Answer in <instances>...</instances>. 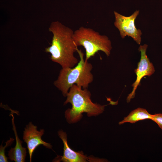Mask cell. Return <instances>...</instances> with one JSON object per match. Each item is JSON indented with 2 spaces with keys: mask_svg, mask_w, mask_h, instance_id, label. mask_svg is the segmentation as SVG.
<instances>
[{
  "mask_svg": "<svg viewBox=\"0 0 162 162\" xmlns=\"http://www.w3.org/2000/svg\"><path fill=\"white\" fill-rule=\"evenodd\" d=\"M152 120L155 122L162 130V114H155L152 115Z\"/></svg>",
  "mask_w": 162,
  "mask_h": 162,
  "instance_id": "obj_12",
  "label": "cell"
},
{
  "mask_svg": "<svg viewBox=\"0 0 162 162\" xmlns=\"http://www.w3.org/2000/svg\"><path fill=\"white\" fill-rule=\"evenodd\" d=\"M44 130H37V127L32 122H29L24 128L23 138L27 145L29 154L30 161H32V155L34 150L40 145H43L46 148L52 149V146L50 144L43 141L41 137L44 134Z\"/></svg>",
  "mask_w": 162,
  "mask_h": 162,
  "instance_id": "obj_7",
  "label": "cell"
},
{
  "mask_svg": "<svg viewBox=\"0 0 162 162\" xmlns=\"http://www.w3.org/2000/svg\"><path fill=\"white\" fill-rule=\"evenodd\" d=\"M91 93L87 88H83L76 84L70 88L67 95L64 105L70 103L71 108L65 112L68 123H75L80 121L82 113H86L88 117L98 116L103 112L106 105L94 103L91 99Z\"/></svg>",
  "mask_w": 162,
  "mask_h": 162,
  "instance_id": "obj_2",
  "label": "cell"
},
{
  "mask_svg": "<svg viewBox=\"0 0 162 162\" xmlns=\"http://www.w3.org/2000/svg\"><path fill=\"white\" fill-rule=\"evenodd\" d=\"M152 115L146 109L138 108L132 111L127 117L119 122V124L121 125L126 122L135 123L138 121L146 119L152 120Z\"/></svg>",
  "mask_w": 162,
  "mask_h": 162,
  "instance_id": "obj_10",
  "label": "cell"
},
{
  "mask_svg": "<svg viewBox=\"0 0 162 162\" xmlns=\"http://www.w3.org/2000/svg\"><path fill=\"white\" fill-rule=\"evenodd\" d=\"M12 117V122L13 129L14 132L16 140V144L15 147L11 148L8 152V159L15 162H24L26 155V148L22 146V141L19 139L16 132L14 121V116L13 114H11Z\"/></svg>",
  "mask_w": 162,
  "mask_h": 162,
  "instance_id": "obj_9",
  "label": "cell"
},
{
  "mask_svg": "<svg viewBox=\"0 0 162 162\" xmlns=\"http://www.w3.org/2000/svg\"><path fill=\"white\" fill-rule=\"evenodd\" d=\"M14 139L10 137V140H7L6 142L5 145L3 146L2 143L0 146V162H8V158L6 156L5 153V149L8 147L10 146L14 141Z\"/></svg>",
  "mask_w": 162,
  "mask_h": 162,
  "instance_id": "obj_11",
  "label": "cell"
},
{
  "mask_svg": "<svg viewBox=\"0 0 162 162\" xmlns=\"http://www.w3.org/2000/svg\"><path fill=\"white\" fill-rule=\"evenodd\" d=\"M139 12V10H136L130 16H126L114 11V25L118 30L121 38L123 39L126 36L130 37L139 45L141 44L142 34L140 29L136 28L135 22Z\"/></svg>",
  "mask_w": 162,
  "mask_h": 162,
  "instance_id": "obj_5",
  "label": "cell"
},
{
  "mask_svg": "<svg viewBox=\"0 0 162 162\" xmlns=\"http://www.w3.org/2000/svg\"><path fill=\"white\" fill-rule=\"evenodd\" d=\"M147 47L148 45L145 44L140 45L138 49V51L141 53V57L138 63L137 67L134 70L136 78L132 85L133 87L132 91L127 97V102L128 103L135 97V91L142 78L145 76H150L155 72L154 66L146 54Z\"/></svg>",
  "mask_w": 162,
  "mask_h": 162,
  "instance_id": "obj_6",
  "label": "cell"
},
{
  "mask_svg": "<svg viewBox=\"0 0 162 162\" xmlns=\"http://www.w3.org/2000/svg\"><path fill=\"white\" fill-rule=\"evenodd\" d=\"M73 38L77 46H82L85 49L86 61L99 51L107 56L110 55L112 48L110 40L106 36L101 35L92 28L81 26L74 32Z\"/></svg>",
  "mask_w": 162,
  "mask_h": 162,
  "instance_id": "obj_4",
  "label": "cell"
},
{
  "mask_svg": "<svg viewBox=\"0 0 162 162\" xmlns=\"http://www.w3.org/2000/svg\"><path fill=\"white\" fill-rule=\"evenodd\" d=\"M80 58V61L73 68H62L57 79L54 85L62 92L64 97L70 88L74 84L83 88H87L89 84L93 81L94 76L91 71L93 68L92 64L84 59V53L81 50H77Z\"/></svg>",
  "mask_w": 162,
  "mask_h": 162,
  "instance_id": "obj_3",
  "label": "cell"
},
{
  "mask_svg": "<svg viewBox=\"0 0 162 162\" xmlns=\"http://www.w3.org/2000/svg\"><path fill=\"white\" fill-rule=\"evenodd\" d=\"M59 137L62 140L64 145L63 154L62 156H58L54 159V162H102V159L88 157L84 155L82 151L76 152L72 150L67 142V134L62 130L58 132Z\"/></svg>",
  "mask_w": 162,
  "mask_h": 162,
  "instance_id": "obj_8",
  "label": "cell"
},
{
  "mask_svg": "<svg viewBox=\"0 0 162 162\" xmlns=\"http://www.w3.org/2000/svg\"><path fill=\"white\" fill-rule=\"evenodd\" d=\"M53 37L51 45L45 51L51 54L50 59L62 68H73L79 61L74 56L78 48L74 41V32L58 21L52 22L49 28Z\"/></svg>",
  "mask_w": 162,
  "mask_h": 162,
  "instance_id": "obj_1",
  "label": "cell"
}]
</instances>
